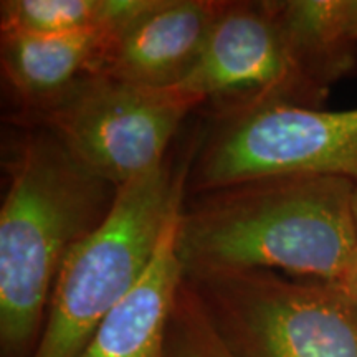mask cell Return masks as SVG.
<instances>
[{"instance_id":"obj_6","label":"cell","mask_w":357,"mask_h":357,"mask_svg":"<svg viewBox=\"0 0 357 357\" xmlns=\"http://www.w3.org/2000/svg\"><path fill=\"white\" fill-rule=\"evenodd\" d=\"M289 174L357 182V108L260 105L212 114L192 147L185 195Z\"/></svg>"},{"instance_id":"obj_5","label":"cell","mask_w":357,"mask_h":357,"mask_svg":"<svg viewBox=\"0 0 357 357\" xmlns=\"http://www.w3.org/2000/svg\"><path fill=\"white\" fill-rule=\"evenodd\" d=\"M184 280L234 357H357V307L339 283L270 270Z\"/></svg>"},{"instance_id":"obj_10","label":"cell","mask_w":357,"mask_h":357,"mask_svg":"<svg viewBox=\"0 0 357 357\" xmlns=\"http://www.w3.org/2000/svg\"><path fill=\"white\" fill-rule=\"evenodd\" d=\"M109 29L66 35L0 32L2 77L17 105V124L47 109L91 73Z\"/></svg>"},{"instance_id":"obj_4","label":"cell","mask_w":357,"mask_h":357,"mask_svg":"<svg viewBox=\"0 0 357 357\" xmlns=\"http://www.w3.org/2000/svg\"><path fill=\"white\" fill-rule=\"evenodd\" d=\"M342 71L284 0L220 2L197 66L177 89L212 114L260 105L319 108Z\"/></svg>"},{"instance_id":"obj_14","label":"cell","mask_w":357,"mask_h":357,"mask_svg":"<svg viewBox=\"0 0 357 357\" xmlns=\"http://www.w3.org/2000/svg\"><path fill=\"white\" fill-rule=\"evenodd\" d=\"M354 213H356V222H357V185H356V195H354Z\"/></svg>"},{"instance_id":"obj_9","label":"cell","mask_w":357,"mask_h":357,"mask_svg":"<svg viewBox=\"0 0 357 357\" xmlns=\"http://www.w3.org/2000/svg\"><path fill=\"white\" fill-rule=\"evenodd\" d=\"M178 215L169 222L141 280L101 321L77 357H166L169 323L184 281L176 252Z\"/></svg>"},{"instance_id":"obj_11","label":"cell","mask_w":357,"mask_h":357,"mask_svg":"<svg viewBox=\"0 0 357 357\" xmlns=\"http://www.w3.org/2000/svg\"><path fill=\"white\" fill-rule=\"evenodd\" d=\"M142 0H2L0 32L66 35L123 22Z\"/></svg>"},{"instance_id":"obj_13","label":"cell","mask_w":357,"mask_h":357,"mask_svg":"<svg viewBox=\"0 0 357 357\" xmlns=\"http://www.w3.org/2000/svg\"><path fill=\"white\" fill-rule=\"evenodd\" d=\"M339 284L346 289V293L349 294V298L354 301V305L357 307V257L354 263H352L351 270L347 271V275L344 276V280H342Z\"/></svg>"},{"instance_id":"obj_3","label":"cell","mask_w":357,"mask_h":357,"mask_svg":"<svg viewBox=\"0 0 357 357\" xmlns=\"http://www.w3.org/2000/svg\"><path fill=\"white\" fill-rule=\"evenodd\" d=\"M190 153L119 189L109 215L70 252L53 287L32 357H77L153 261L169 222L181 212Z\"/></svg>"},{"instance_id":"obj_8","label":"cell","mask_w":357,"mask_h":357,"mask_svg":"<svg viewBox=\"0 0 357 357\" xmlns=\"http://www.w3.org/2000/svg\"><path fill=\"white\" fill-rule=\"evenodd\" d=\"M222 0H142L111 26L89 75L174 89L197 66Z\"/></svg>"},{"instance_id":"obj_12","label":"cell","mask_w":357,"mask_h":357,"mask_svg":"<svg viewBox=\"0 0 357 357\" xmlns=\"http://www.w3.org/2000/svg\"><path fill=\"white\" fill-rule=\"evenodd\" d=\"M339 15L346 33L357 42V0H339Z\"/></svg>"},{"instance_id":"obj_7","label":"cell","mask_w":357,"mask_h":357,"mask_svg":"<svg viewBox=\"0 0 357 357\" xmlns=\"http://www.w3.org/2000/svg\"><path fill=\"white\" fill-rule=\"evenodd\" d=\"M200 102L181 89H151L86 75L22 128L50 131L82 166L118 189L162 166Z\"/></svg>"},{"instance_id":"obj_2","label":"cell","mask_w":357,"mask_h":357,"mask_svg":"<svg viewBox=\"0 0 357 357\" xmlns=\"http://www.w3.org/2000/svg\"><path fill=\"white\" fill-rule=\"evenodd\" d=\"M0 208V357H32L70 252L95 231L118 187L86 171L50 131L25 128Z\"/></svg>"},{"instance_id":"obj_1","label":"cell","mask_w":357,"mask_h":357,"mask_svg":"<svg viewBox=\"0 0 357 357\" xmlns=\"http://www.w3.org/2000/svg\"><path fill=\"white\" fill-rule=\"evenodd\" d=\"M356 185L289 174L185 195L176 230L184 276L270 270L341 283L357 257Z\"/></svg>"}]
</instances>
